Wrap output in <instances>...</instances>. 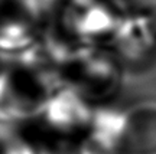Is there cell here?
I'll list each match as a JSON object with an SVG mask.
<instances>
[{"mask_svg":"<svg viewBox=\"0 0 156 154\" xmlns=\"http://www.w3.org/2000/svg\"><path fill=\"white\" fill-rule=\"evenodd\" d=\"M62 85L73 88L90 104L112 98L122 84L120 61L114 53L87 46L59 71Z\"/></svg>","mask_w":156,"mask_h":154,"instance_id":"6da1fadb","label":"cell"},{"mask_svg":"<svg viewBox=\"0 0 156 154\" xmlns=\"http://www.w3.org/2000/svg\"><path fill=\"white\" fill-rule=\"evenodd\" d=\"M126 13L112 0H65L54 22L77 42L97 46L112 42Z\"/></svg>","mask_w":156,"mask_h":154,"instance_id":"7a4b0ae2","label":"cell"},{"mask_svg":"<svg viewBox=\"0 0 156 154\" xmlns=\"http://www.w3.org/2000/svg\"><path fill=\"white\" fill-rule=\"evenodd\" d=\"M110 45L120 62L132 66L145 65L156 53V30L145 16L127 10Z\"/></svg>","mask_w":156,"mask_h":154,"instance_id":"3957f363","label":"cell"},{"mask_svg":"<svg viewBox=\"0 0 156 154\" xmlns=\"http://www.w3.org/2000/svg\"><path fill=\"white\" fill-rule=\"evenodd\" d=\"M122 154H156V104L137 105L124 114Z\"/></svg>","mask_w":156,"mask_h":154,"instance_id":"277c9868","label":"cell"},{"mask_svg":"<svg viewBox=\"0 0 156 154\" xmlns=\"http://www.w3.org/2000/svg\"><path fill=\"white\" fill-rule=\"evenodd\" d=\"M35 25L30 23L20 12L15 7L13 12L5 10L2 32H0V46L5 56H13L22 53L36 43Z\"/></svg>","mask_w":156,"mask_h":154,"instance_id":"5b68a950","label":"cell"},{"mask_svg":"<svg viewBox=\"0 0 156 154\" xmlns=\"http://www.w3.org/2000/svg\"><path fill=\"white\" fill-rule=\"evenodd\" d=\"M12 3L35 26H46L58 17L65 0H12Z\"/></svg>","mask_w":156,"mask_h":154,"instance_id":"8992f818","label":"cell"},{"mask_svg":"<svg viewBox=\"0 0 156 154\" xmlns=\"http://www.w3.org/2000/svg\"><path fill=\"white\" fill-rule=\"evenodd\" d=\"M3 154H42L38 144L30 135L12 127L7 131L3 130Z\"/></svg>","mask_w":156,"mask_h":154,"instance_id":"52a82bcc","label":"cell"},{"mask_svg":"<svg viewBox=\"0 0 156 154\" xmlns=\"http://www.w3.org/2000/svg\"><path fill=\"white\" fill-rule=\"evenodd\" d=\"M129 10L145 16L156 30V0H129Z\"/></svg>","mask_w":156,"mask_h":154,"instance_id":"ba28073f","label":"cell"}]
</instances>
